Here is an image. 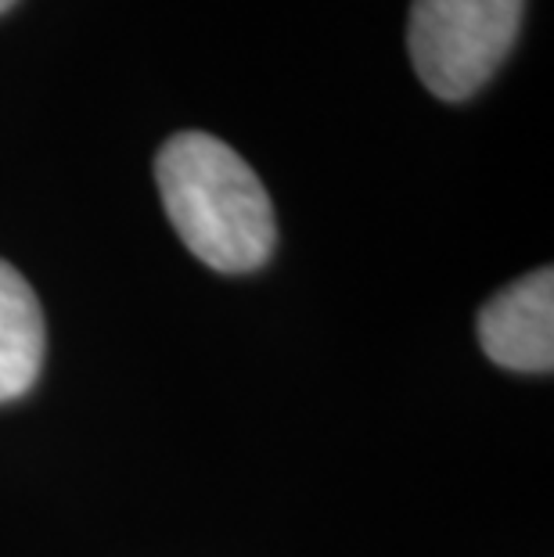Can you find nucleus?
Instances as JSON below:
<instances>
[{"label": "nucleus", "mask_w": 554, "mask_h": 557, "mask_svg": "<svg viewBox=\"0 0 554 557\" xmlns=\"http://www.w3.org/2000/svg\"><path fill=\"white\" fill-rule=\"evenodd\" d=\"M162 209L187 252L220 274H253L274 256L278 223L267 187L231 145L202 129L173 134L159 148Z\"/></svg>", "instance_id": "1"}, {"label": "nucleus", "mask_w": 554, "mask_h": 557, "mask_svg": "<svg viewBox=\"0 0 554 557\" xmlns=\"http://www.w3.org/2000/svg\"><path fill=\"white\" fill-rule=\"evenodd\" d=\"M526 0H415L407 51L440 101H468L512 54Z\"/></svg>", "instance_id": "2"}, {"label": "nucleus", "mask_w": 554, "mask_h": 557, "mask_svg": "<svg viewBox=\"0 0 554 557\" xmlns=\"http://www.w3.org/2000/svg\"><path fill=\"white\" fill-rule=\"evenodd\" d=\"M482 352L518 374H551L554 367V274L551 267L529 270L501 288L479 310Z\"/></svg>", "instance_id": "3"}, {"label": "nucleus", "mask_w": 554, "mask_h": 557, "mask_svg": "<svg viewBox=\"0 0 554 557\" xmlns=\"http://www.w3.org/2000/svg\"><path fill=\"white\" fill-rule=\"evenodd\" d=\"M47 327L33 284L0 259V403L26 396L40 377Z\"/></svg>", "instance_id": "4"}, {"label": "nucleus", "mask_w": 554, "mask_h": 557, "mask_svg": "<svg viewBox=\"0 0 554 557\" xmlns=\"http://www.w3.org/2000/svg\"><path fill=\"white\" fill-rule=\"evenodd\" d=\"M15 4H19V0H0V15H4V11H11Z\"/></svg>", "instance_id": "5"}]
</instances>
